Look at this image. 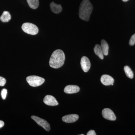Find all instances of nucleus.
<instances>
[{"instance_id": "f257e3e1", "label": "nucleus", "mask_w": 135, "mask_h": 135, "mask_svg": "<svg viewBox=\"0 0 135 135\" xmlns=\"http://www.w3.org/2000/svg\"><path fill=\"white\" fill-rule=\"evenodd\" d=\"M65 56L64 53L61 50H56L51 56L49 65L52 68L57 69L62 66L64 64Z\"/></svg>"}, {"instance_id": "f03ea898", "label": "nucleus", "mask_w": 135, "mask_h": 135, "mask_svg": "<svg viewBox=\"0 0 135 135\" xmlns=\"http://www.w3.org/2000/svg\"><path fill=\"white\" fill-rule=\"evenodd\" d=\"M93 9V6L89 0H83L81 3L79 9L80 18L84 21H88Z\"/></svg>"}, {"instance_id": "7ed1b4c3", "label": "nucleus", "mask_w": 135, "mask_h": 135, "mask_svg": "<svg viewBox=\"0 0 135 135\" xmlns=\"http://www.w3.org/2000/svg\"><path fill=\"white\" fill-rule=\"evenodd\" d=\"M22 28L25 32L31 35H35L39 31L38 28L37 26L31 23H24L22 25Z\"/></svg>"}, {"instance_id": "20e7f679", "label": "nucleus", "mask_w": 135, "mask_h": 135, "mask_svg": "<svg viewBox=\"0 0 135 135\" xmlns=\"http://www.w3.org/2000/svg\"><path fill=\"white\" fill-rule=\"evenodd\" d=\"M26 81L30 86L32 87H37L43 84L45 81V79L39 76L31 75L27 77Z\"/></svg>"}, {"instance_id": "39448f33", "label": "nucleus", "mask_w": 135, "mask_h": 135, "mask_svg": "<svg viewBox=\"0 0 135 135\" xmlns=\"http://www.w3.org/2000/svg\"><path fill=\"white\" fill-rule=\"evenodd\" d=\"M31 118L36 122L39 126H41L47 131L50 130V125L47 121L39 118L38 116H32Z\"/></svg>"}, {"instance_id": "423d86ee", "label": "nucleus", "mask_w": 135, "mask_h": 135, "mask_svg": "<svg viewBox=\"0 0 135 135\" xmlns=\"http://www.w3.org/2000/svg\"><path fill=\"white\" fill-rule=\"evenodd\" d=\"M102 114L103 117L106 119L114 121L116 120L115 114L110 109L105 108L103 110Z\"/></svg>"}, {"instance_id": "0eeeda50", "label": "nucleus", "mask_w": 135, "mask_h": 135, "mask_svg": "<svg viewBox=\"0 0 135 135\" xmlns=\"http://www.w3.org/2000/svg\"><path fill=\"white\" fill-rule=\"evenodd\" d=\"M80 64L83 70L85 73L88 71L91 66L89 59L86 56H83L81 58Z\"/></svg>"}, {"instance_id": "6e6552de", "label": "nucleus", "mask_w": 135, "mask_h": 135, "mask_svg": "<svg viewBox=\"0 0 135 135\" xmlns=\"http://www.w3.org/2000/svg\"><path fill=\"white\" fill-rule=\"evenodd\" d=\"M44 103L49 106H56L59 103L56 98L53 96L47 95L44 97L43 100Z\"/></svg>"}, {"instance_id": "1a4fd4ad", "label": "nucleus", "mask_w": 135, "mask_h": 135, "mask_svg": "<svg viewBox=\"0 0 135 135\" xmlns=\"http://www.w3.org/2000/svg\"><path fill=\"white\" fill-rule=\"evenodd\" d=\"M101 81L102 84L105 86L113 85L114 79L110 75L105 74L101 76Z\"/></svg>"}, {"instance_id": "9d476101", "label": "nucleus", "mask_w": 135, "mask_h": 135, "mask_svg": "<svg viewBox=\"0 0 135 135\" xmlns=\"http://www.w3.org/2000/svg\"><path fill=\"white\" fill-rule=\"evenodd\" d=\"M79 115L77 114H69V115H65L62 118V120L66 123H73L77 121L79 119Z\"/></svg>"}, {"instance_id": "9b49d317", "label": "nucleus", "mask_w": 135, "mask_h": 135, "mask_svg": "<svg viewBox=\"0 0 135 135\" xmlns=\"http://www.w3.org/2000/svg\"><path fill=\"white\" fill-rule=\"evenodd\" d=\"M80 88L77 85H68L65 88L64 91L66 94H72L77 93L80 91Z\"/></svg>"}, {"instance_id": "f8f14e48", "label": "nucleus", "mask_w": 135, "mask_h": 135, "mask_svg": "<svg viewBox=\"0 0 135 135\" xmlns=\"http://www.w3.org/2000/svg\"><path fill=\"white\" fill-rule=\"evenodd\" d=\"M50 8L51 11L55 14L60 13L62 10V8L61 5H57L54 2H52L50 3Z\"/></svg>"}, {"instance_id": "ddd939ff", "label": "nucleus", "mask_w": 135, "mask_h": 135, "mask_svg": "<svg viewBox=\"0 0 135 135\" xmlns=\"http://www.w3.org/2000/svg\"><path fill=\"white\" fill-rule=\"evenodd\" d=\"M101 46L104 55L107 56L109 53V46L106 41L104 40H101Z\"/></svg>"}, {"instance_id": "4468645a", "label": "nucleus", "mask_w": 135, "mask_h": 135, "mask_svg": "<svg viewBox=\"0 0 135 135\" xmlns=\"http://www.w3.org/2000/svg\"><path fill=\"white\" fill-rule=\"evenodd\" d=\"M11 18V15L9 12L7 11H3L2 15L0 17V20L3 22H9Z\"/></svg>"}, {"instance_id": "2eb2a0df", "label": "nucleus", "mask_w": 135, "mask_h": 135, "mask_svg": "<svg viewBox=\"0 0 135 135\" xmlns=\"http://www.w3.org/2000/svg\"><path fill=\"white\" fill-rule=\"evenodd\" d=\"M94 51L95 54L99 57L101 59H104V54L101 46L98 44H96L94 48Z\"/></svg>"}, {"instance_id": "dca6fc26", "label": "nucleus", "mask_w": 135, "mask_h": 135, "mask_svg": "<svg viewBox=\"0 0 135 135\" xmlns=\"http://www.w3.org/2000/svg\"><path fill=\"white\" fill-rule=\"evenodd\" d=\"M27 1L30 7L33 9H36L38 7L39 0H27Z\"/></svg>"}, {"instance_id": "f3484780", "label": "nucleus", "mask_w": 135, "mask_h": 135, "mask_svg": "<svg viewBox=\"0 0 135 135\" xmlns=\"http://www.w3.org/2000/svg\"><path fill=\"white\" fill-rule=\"evenodd\" d=\"M124 70L127 77L131 79H133L134 77V74L130 67L128 66H126L124 67Z\"/></svg>"}, {"instance_id": "a211bd4d", "label": "nucleus", "mask_w": 135, "mask_h": 135, "mask_svg": "<svg viewBox=\"0 0 135 135\" xmlns=\"http://www.w3.org/2000/svg\"><path fill=\"white\" fill-rule=\"evenodd\" d=\"M7 90L6 89H3L2 90L1 92V95L2 98L3 99H6V97H7Z\"/></svg>"}, {"instance_id": "6ab92c4d", "label": "nucleus", "mask_w": 135, "mask_h": 135, "mask_svg": "<svg viewBox=\"0 0 135 135\" xmlns=\"http://www.w3.org/2000/svg\"><path fill=\"white\" fill-rule=\"evenodd\" d=\"M135 44V33L131 36L129 42V44L130 46H132Z\"/></svg>"}, {"instance_id": "aec40b11", "label": "nucleus", "mask_w": 135, "mask_h": 135, "mask_svg": "<svg viewBox=\"0 0 135 135\" xmlns=\"http://www.w3.org/2000/svg\"><path fill=\"white\" fill-rule=\"evenodd\" d=\"M6 80L5 78L0 77V86H3L6 84Z\"/></svg>"}, {"instance_id": "412c9836", "label": "nucleus", "mask_w": 135, "mask_h": 135, "mask_svg": "<svg viewBox=\"0 0 135 135\" xmlns=\"http://www.w3.org/2000/svg\"><path fill=\"white\" fill-rule=\"evenodd\" d=\"M87 135H97L95 131L93 130H90L87 134Z\"/></svg>"}, {"instance_id": "4be33fe9", "label": "nucleus", "mask_w": 135, "mask_h": 135, "mask_svg": "<svg viewBox=\"0 0 135 135\" xmlns=\"http://www.w3.org/2000/svg\"><path fill=\"white\" fill-rule=\"evenodd\" d=\"M4 126V122L2 120H0V128L3 127Z\"/></svg>"}, {"instance_id": "5701e85b", "label": "nucleus", "mask_w": 135, "mask_h": 135, "mask_svg": "<svg viewBox=\"0 0 135 135\" xmlns=\"http://www.w3.org/2000/svg\"><path fill=\"white\" fill-rule=\"evenodd\" d=\"M123 2H127L128 1V0H122Z\"/></svg>"}]
</instances>
